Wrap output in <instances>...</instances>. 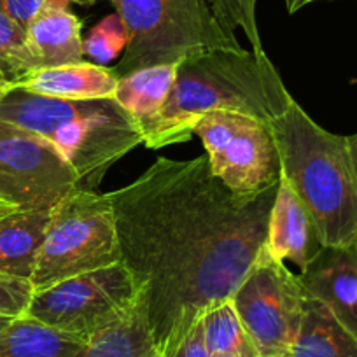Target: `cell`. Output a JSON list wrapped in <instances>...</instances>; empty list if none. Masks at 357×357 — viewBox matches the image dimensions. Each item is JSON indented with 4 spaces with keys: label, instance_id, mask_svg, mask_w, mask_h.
I'll return each mask as SVG.
<instances>
[{
    "label": "cell",
    "instance_id": "1",
    "mask_svg": "<svg viewBox=\"0 0 357 357\" xmlns=\"http://www.w3.org/2000/svg\"><path fill=\"white\" fill-rule=\"evenodd\" d=\"M277 188L250 200L235 197L204 154L156 158L135 181L107 193L123 263L142 286L161 357L211 308L231 300L266 242Z\"/></svg>",
    "mask_w": 357,
    "mask_h": 357
},
{
    "label": "cell",
    "instance_id": "2",
    "mask_svg": "<svg viewBox=\"0 0 357 357\" xmlns=\"http://www.w3.org/2000/svg\"><path fill=\"white\" fill-rule=\"evenodd\" d=\"M294 98L273 61L245 50H218L184 58L177 63L174 88L160 114L142 132L149 149L188 142L204 114L240 112L270 123Z\"/></svg>",
    "mask_w": 357,
    "mask_h": 357
},
{
    "label": "cell",
    "instance_id": "3",
    "mask_svg": "<svg viewBox=\"0 0 357 357\" xmlns=\"http://www.w3.org/2000/svg\"><path fill=\"white\" fill-rule=\"evenodd\" d=\"M268 126L280 172L314 219L322 247L357 243V175L347 137L319 126L296 100Z\"/></svg>",
    "mask_w": 357,
    "mask_h": 357
},
{
    "label": "cell",
    "instance_id": "4",
    "mask_svg": "<svg viewBox=\"0 0 357 357\" xmlns=\"http://www.w3.org/2000/svg\"><path fill=\"white\" fill-rule=\"evenodd\" d=\"M0 121L50 140L88 191H97L109 168L142 144L135 121L116 98L63 100L13 88L0 102Z\"/></svg>",
    "mask_w": 357,
    "mask_h": 357
},
{
    "label": "cell",
    "instance_id": "5",
    "mask_svg": "<svg viewBox=\"0 0 357 357\" xmlns=\"http://www.w3.org/2000/svg\"><path fill=\"white\" fill-rule=\"evenodd\" d=\"M128 30V44L114 74L178 63L218 50H242L236 32L200 0H111Z\"/></svg>",
    "mask_w": 357,
    "mask_h": 357
},
{
    "label": "cell",
    "instance_id": "6",
    "mask_svg": "<svg viewBox=\"0 0 357 357\" xmlns=\"http://www.w3.org/2000/svg\"><path fill=\"white\" fill-rule=\"evenodd\" d=\"M116 263H123V254L107 193L75 190L51 212L30 280L40 291Z\"/></svg>",
    "mask_w": 357,
    "mask_h": 357
},
{
    "label": "cell",
    "instance_id": "7",
    "mask_svg": "<svg viewBox=\"0 0 357 357\" xmlns=\"http://www.w3.org/2000/svg\"><path fill=\"white\" fill-rule=\"evenodd\" d=\"M142 298V286L130 268L116 263L36 291L25 317L86 342Z\"/></svg>",
    "mask_w": 357,
    "mask_h": 357
},
{
    "label": "cell",
    "instance_id": "8",
    "mask_svg": "<svg viewBox=\"0 0 357 357\" xmlns=\"http://www.w3.org/2000/svg\"><path fill=\"white\" fill-rule=\"evenodd\" d=\"M300 277L282 259L261 247L256 261L236 287L231 303L259 357H289L305 310Z\"/></svg>",
    "mask_w": 357,
    "mask_h": 357
},
{
    "label": "cell",
    "instance_id": "9",
    "mask_svg": "<svg viewBox=\"0 0 357 357\" xmlns=\"http://www.w3.org/2000/svg\"><path fill=\"white\" fill-rule=\"evenodd\" d=\"M211 170L238 198H257L279 186L280 156L268 123L240 112L204 114L193 128Z\"/></svg>",
    "mask_w": 357,
    "mask_h": 357
},
{
    "label": "cell",
    "instance_id": "10",
    "mask_svg": "<svg viewBox=\"0 0 357 357\" xmlns=\"http://www.w3.org/2000/svg\"><path fill=\"white\" fill-rule=\"evenodd\" d=\"M75 190L77 174L50 140L0 121V200L18 211H44Z\"/></svg>",
    "mask_w": 357,
    "mask_h": 357
},
{
    "label": "cell",
    "instance_id": "11",
    "mask_svg": "<svg viewBox=\"0 0 357 357\" xmlns=\"http://www.w3.org/2000/svg\"><path fill=\"white\" fill-rule=\"evenodd\" d=\"M300 280L307 296L324 303L357 336V243L324 247Z\"/></svg>",
    "mask_w": 357,
    "mask_h": 357
},
{
    "label": "cell",
    "instance_id": "12",
    "mask_svg": "<svg viewBox=\"0 0 357 357\" xmlns=\"http://www.w3.org/2000/svg\"><path fill=\"white\" fill-rule=\"evenodd\" d=\"M264 245L279 259H289L296 264L301 272L307 270L324 249L319 240L314 219L282 172L268 218Z\"/></svg>",
    "mask_w": 357,
    "mask_h": 357
},
{
    "label": "cell",
    "instance_id": "13",
    "mask_svg": "<svg viewBox=\"0 0 357 357\" xmlns=\"http://www.w3.org/2000/svg\"><path fill=\"white\" fill-rule=\"evenodd\" d=\"M118 81L119 77L111 68L98 63L79 61L60 67L39 68L36 74L15 88L63 100H97L114 98Z\"/></svg>",
    "mask_w": 357,
    "mask_h": 357
},
{
    "label": "cell",
    "instance_id": "14",
    "mask_svg": "<svg viewBox=\"0 0 357 357\" xmlns=\"http://www.w3.org/2000/svg\"><path fill=\"white\" fill-rule=\"evenodd\" d=\"M53 208L16 211L0 219V273L32 279Z\"/></svg>",
    "mask_w": 357,
    "mask_h": 357
},
{
    "label": "cell",
    "instance_id": "15",
    "mask_svg": "<svg viewBox=\"0 0 357 357\" xmlns=\"http://www.w3.org/2000/svg\"><path fill=\"white\" fill-rule=\"evenodd\" d=\"M81 29L82 23L68 9H47L37 16L26 29L30 53L37 67H60L84 61Z\"/></svg>",
    "mask_w": 357,
    "mask_h": 357
},
{
    "label": "cell",
    "instance_id": "16",
    "mask_svg": "<svg viewBox=\"0 0 357 357\" xmlns=\"http://www.w3.org/2000/svg\"><path fill=\"white\" fill-rule=\"evenodd\" d=\"M72 357H161L144 298L118 321L82 342Z\"/></svg>",
    "mask_w": 357,
    "mask_h": 357
},
{
    "label": "cell",
    "instance_id": "17",
    "mask_svg": "<svg viewBox=\"0 0 357 357\" xmlns=\"http://www.w3.org/2000/svg\"><path fill=\"white\" fill-rule=\"evenodd\" d=\"M177 74V63L144 67L121 75L114 98L135 121L140 135L156 119L167 102Z\"/></svg>",
    "mask_w": 357,
    "mask_h": 357
},
{
    "label": "cell",
    "instance_id": "18",
    "mask_svg": "<svg viewBox=\"0 0 357 357\" xmlns=\"http://www.w3.org/2000/svg\"><path fill=\"white\" fill-rule=\"evenodd\" d=\"M289 357H357V336L324 303L307 296L303 321Z\"/></svg>",
    "mask_w": 357,
    "mask_h": 357
},
{
    "label": "cell",
    "instance_id": "19",
    "mask_svg": "<svg viewBox=\"0 0 357 357\" xmlns=\"http://www.w3.org/2000/svg\"><path fill=\"white\" fill-rule=\"evenodd\" d=\"M81 345L82 340L29 317L15 319L0 331V357H72Z\"/></svg>",
    "mask_w": 357,
    "mask_h": 357
},
{
    "label": "cell",
    "instance_id": "20",
    "mask_svg": "<svg viewBox=\"0 0 357 357\" xmlns=\"http://www.w3.org/2000/svg\"><path fill=\"white\" fill-rule=\"evenodd\" d=\"M205 342L211 354H236L240 357H259L247 335L231 300L222 301L202 317Z\"/></svg>",
    "mask_w": 357,
    "mask_h": 357
},
{
    "label": "cell",
    "instance_id": "21",
    "mask_svg": "<svg viewBox=\"0 0 357 357\" xmlns=\"http://www.w3.org/2000/svg\"><path fill=\"white\" fill-rule=\"evenodd\" d=\"M37 70L26 30L0 11V79L18 86Z\"/></svg>",
    "mask_w": 357,
    "mask_h": 357
},
{
    "label": "cell",
    "instance_id": "22",
    "mask_svg": "<svg viewBox=\"0 0 357 357\" xmlns=\"http://www.w3.org/2000/svg\"><path fill=\"white\" fill-rule=\"evenodd\" d=\"M126 44H128V30L118 13L105 16L82 39L86 56L104 67L126 50Z\"/></svg>",
    "mask_w": 357,
    "mask_h": 357
},
{
    "label": "cell",
    "instance_id": "23",
    "mask_svg": "<svg viewBox=\"0 0 357 357\" xmlns=\"http://www.w3.org/2000/svg\"><path fill=\"white\" fill-rule=\"evenodd\" d=\"M231 30L240 29L249 39L250 51L264 54L263 40L259 37L256 22L257 0H200Z\"/></svg>",
    "mask_w": 357,
    "mask_h": 357
},
{
    "label": "cell",
    "instance_id": "24",
    "mask_svg": "<svg viewBox=\"0 0 357 357\" xmlns=\"http://www.w3.org/2000/svg\"><path fill=\"white\" fill-rule=\"evenodd\" d=\"M33 293L32 280L0 273V317L13 321L25 317Z\"/></svg>",
    "mask_w": 357,
    "mask_h": 357
},
{
    "label": "cell",
    "instance_id": "25",
    "mask_svg": "<svg viewBox=\"0 0 357 357\" xmlns=\"http://www.w3.org/2000/svg\"><path fill=\"white\" fill-rule=\"evenodd\" d=\"M70 0H0V11L29 29L33 20L47 9H68Z\"/></svg>",
    "mask_w": 357,
    "mask_h": 357
},
{
    "label": "cell",
    "instance_id": "26",
    "mask_svg": "<svg viewBox=\"0 0 357 357\" xmlns=\"http://www.w3.org/2000/svg\"><path fill=\"white\" fill-rule=\"evenodd\" d=\"M167 357H212L211 350H208L207 342H205V333H204V322L198 319L190 329L184 340L178 343L177 349Z\"/></svg>",
    "mask_w": 357,
    "mask_h": 357
},
{
    "label": "cell",
    "instance_id": "27",
    "mask_svg": "<svg viewBox=\"0 0 357 357\" xmlns=\"http://www.w3.org/2000/svg\"><path fill=\"white\" fill-rule=\"evenodd\" d=\"M347 147H349L350 160H352V167H354V170H356V175H357V133L347 137Z\"/></svg>",
    "mask_w": 357,
    "mask_h": 357
},
{
    "label": "cell",
    "instance_id": "28",
    "mask_svg": "<svg viewBox=\"0 0 357 357\" xmlns=\"http://www.w3.org/2000/svg\"><path fill=\"white\" fill-rule=\"evenodd\" d=\"M314 2H321V0H286V6L287 11H289L291 15H294V13L300 11L301 8H305V6L308 4H314Z\"/></svg>",
    "mask_w": 357,
    "mask_h": 357
},
{
    "label": "cell",
    "instance_id": "29",
    "mask_svg": "<svg viewBox=\"0 0 357 357\" xmlns=\"http://www.w3.org/2000/svg\"><path fill=\"white\" fill-rule=\"evenodd\" d=\"M16 211H18V208L0 200V219L6 218V215H9V214H13V212H16Z\"/></svg>",
    "mask_w": 357,
    "mask_h": 357
},
{
    "label": "cell",
    "instance_id": "30",
    "mask_svg": "<svg viewBox=\"0 0 357 357\" xmlns=\"http://www.w3.org/2000/svg\"><path fill=\"white\" fill-rule=\"evenodd\" d=\"M13 88H15V86H13L11 82L4 81V79H0V102H2V98H4Z\"/></svg>",
    "mask_w": 357,
    "mask_h": 357
},
{
    "label": "cell",
    "instance_id": "31",
    "mask_svg": "<svg viewBox=\"0 0 357 357\" xmlns=\"http://www.w3.org/2000/svg\"><path fill=\"white\" fill-rule=\"evenodd\" d=\"M70 2H75V4H81V6H89L97 2V0H70Z\"/></svg>",
    "mask_w": 357,
    "mask_h": 357
},
{
    "label": "cell",
    "instance_id": "32",
    "mask_svg": "<svg viewBox=\"0 0 357 357\" xmlns=\"http://www.w3.org/2000/svg\"><path fill=\"white\" fill-rule=\"evenodd\" d=\"M13 322V319H2L0 317V331H2V329L6 328V326H9Z\"/></svg>",
    "mask_w": 357,
    "mask_h": 357
},
{
    "label": "cell",
    "instance_id": "33",
    "mask_svg": "<svg viewBox=\"0 0 357 357\" xmlns=\"http://www.w3.org/2000/svg\"><path fill=\"white\" fill-rule=\"evenodd\" d=\"M212 357H240L236 354H212Z\"/></svg>",
    "mask_w": 357,
    "mask_h": 357
}]
</instances>
